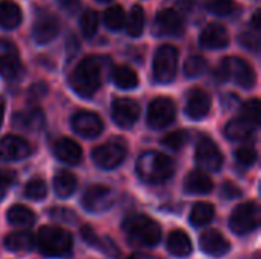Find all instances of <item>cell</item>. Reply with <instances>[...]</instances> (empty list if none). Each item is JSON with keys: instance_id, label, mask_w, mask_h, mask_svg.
Returning <instances> with one entry per match:
<instances>
[{"instance_id": "cell-24", "label": "cell", "mask_w": 261, "mask_h": 259, "mask_svg": "<svg viewBox=\"0 0 261 259\" xmlns=\"http://www.w3.org/2000/svg\"><path fill=\"white\" fill-rule=\"evenodd\" d=\"M5 246L11 252H28L32 250L35 246V237L29 231H18L12 232L3 240Z\"/></svg>"}, {"instance_id": "cell-28", "label": "cell", "mask_w": 261, "mask_h": 259, "mask_svg": "<svg viewBox=\"0 0 261 259\" xmlns=\"http://www.w3.org/2000/svg\"><path fill=\"white\" fill-rule=\"evenodd\" d=\"M76 189V179L69 171H60L54 179V191L60 198H69Z\"/></svg>"}, {"instance_id": "cell-22", "label": "cell", "mask_w": 261, "mask_h": 259, "mask_svg": "<svg viewBox=\"0 0 261 259\" xmlns=\"http://www.w3.org/2000/svg\"><path fill=\"white\" fill-rule=\"evenodd\" d=\"M12 122H14V127H18L21 130L35 131V130H40L44 125V113L40 108L24 110V111H20V113L14 114Z\"/></svg>"}, {"instance_id": "cell-33", "label": "cell", "mask_w": 261, "mask_h": 259, "mask_svg": "<svg viewBox=\"0 0 261 259\" xmlns=\"http://www.w3.org/2000/svg\"><path fill=\"white\" fill-rule=\"evenodd\" d=\"M104 23H106V26L109 29H113V31H118V29L124 27V24H125V12H124L122 6H119V5L110 6L104 14Z\"/></svg>"}, {"instance_id": "cell-40", "label": "cell", "mask_w": 261, "mask_h": 259, "mask_svg": "<svg viewBox=\"0 0 261 259\" xmlns=\"http://www.w3.org/2000/svg\"><path fill=\"white\" fill-rule=\"evenodd\" d=\"M236 159L243 166H251L257 160V151L252 147H242L236 151Z\"/></svg>"}, {"instance_id": "cell-43", "label": "cell", "mask_w": 261, "mask_h": 259, "mask_svg": "<svg viewBox=\"0 0 261 259\" xmlns=\"http://www.w3.org/2000/svg\"><path fill=\"white\" fill-rule=\"evenodd\" d=\"M81 238H83L87 244H90V246H93V247H96L98 243H99V238H98L96 232H95L90 226H84V227L81 229Z\"/></svg>"}, {"instance_id": "cell-12", "label": "cell", "mask_w": 261, "mask_h": 259, "mask_svg": "<svg viewBox=\"0 0 261 259\" xmlns=\"http://www.w3.org/2000/svg\"><path fill=\"white\" fill-rule=\"evenodd\" d=\"M141 113L139 104L130 98H118L113 101L112 105V118L113 121L122 127V128H130L133 124L138 121Z\"/></svg>"}, {"instance_id": "cell-34", "label": "cell", "mask_w": 261, "mask_h": 259, "mask_svg": "<svg viewBox=\"0 0 261 259\" xmlns=\"http://www.w3.org/2000/svg\"><path fill=\"white\" fill-rule=\"evenodd\" d=\"M206 69V60L200 55H193L190 56L187 61H185V66H184V70H185V75L190 76V78H196L199 75H202Z\"/></svg>"}, {"instance_id": "cell-38", "label": "cell", "mask_w": 261, "mask_h": 259, "mask_svg": "<svg viewBox=\"0 0 261 259\" xmlns=\"http://www.w3.org/2000/svg\"><path fill=\"white\" fill-rule=\"evenodd\" d=\"M260 111H261V105L260 101L257 98L254 99H249L248 102H245L243 108H242V113L245 119H248L249 122H252L254 125H257L260 122Z\"/></svg>"}, {"instance_id": "cell-17", "label": "cell", "mask_w": 261, "mask_h": 259, "mask_svg": "<svg viewBox=\"0 0 261 259\" xmlns=\"http://www.w3.org/2000/svg\"><path fill=\"white\" fill-rule=\"evenodd\" d=\"M156 35L176 37L184 34V21L174 9H162L154 18Z\"/></svg>"}, {"instance_id": "cell-6", "label": "cell", "mask_w": 261, "mask_h": 259, "mask_svg": "<svg viewBox=\"0 0 261 259\" xmlns=\"http://www.w3.org/2000/svg\"><path fill=\"white\" fill-rule=\"evenodd\" d=\"M177 60H179V52L174 46L171 44L161 46L156 50L154 60H153L154 79L162 84L171 82L177 73Z\"/></svg>"}, {"instance_id": "cell-8", "label": "cell", "mask_w": 261, "mask_h": 259, "mask_svg": "<svg viewBox=\"0 0 261 259\" xmlns=\"http://www.w3.org/2000/svg\"><path fill=\"white\" fill-rule=\"evenodd\" d=\"M23 73V64L18 56L17 47L5 40L0 38V75L9 81L20 78Z\"/></svg>"}, {"instance_id": "cell-1", "label": "cell", "mask_w": 261, "mask_h": 259, "mask_svg": "<svg viewBox=\"0 0 261 259\" xmlns=\"http://www.w3.org/2000/svg\"><path fill=\"white\" fill-rule=\"evenodd\" d=\"M104 63L101 56L90 55L83 58L70 75V87L83 98L93 96L102 82Z\"/></svg>"}, {"instance_id": "cell-4", "label": "cell", "mask_w": 261, "mask_h": 259, "mask_svg": "<svg viewBox=\"0 0 261 259\" xmlns=\"http://www.w3.org/2000/svg\"><path fill=\"white\" fill-rule=\"evenodd\" d=\"M37 244L46 256H61L66 255L73 244L72 235L57 226H43L37 235Z\"/></svg>"}, {"instance_id": "cell-32", "label": "cell", "mask_w": 261, "mask_h": 259, "mask_svg": "<svg viewBox=\"0 0 261 259\" xmlns=\"http://www.w3.org/2000/svg\"><path fill=\"white\" fill-rule=\"evenodd\" d=\"M145 23V14L141 5H135L127 17V32L132 37H139L144 31Z\"/></svg>"}, {"instance_id": "cell-46", "label": "cell", "mask_w": 261, "mask_h": 259, "mask_svg": "<svg viewBox=\"0 0 261 259\" xmlns=\"http://www.w3.org/2000/svg\"><path fill=\"white\" fill-rule=\"evenodd\" d=\"M130 259H158L156 256H150V255H144V253H136V255H132Z\"/></svg>"}, {"instance_id": "cell-25", "label": "cell", "mask_w": 261, "mask_h": 259, "mask_svg": "<svg viewBox=\"0 0 261 259\" xmlns=\"http://www.w3.org/2000/svg\"><path fill=\"white\" fill-rule=\"evenodd\" d=\"M167 247H168V252L171 255H174V256H188L191 253V250H193L190 237L180 229L173 231L168 235Z\"/></svg>"}, {"instance_id": "cell-2", "label": "cell", "mask_w": 261, "mask_h": 259, "mask_svg": "<svg viewBox=\"0 0 261 259\" xmlns=\"http://www.w3.org/2000/svg\"><path fill=\"white\" fill-rule=\"evenodd\" d=\"M136 169L139 177L147 183H162L168 180L174 172L173 160L158 151H147L144 153L136 163Z\"/></svg>"}, {"instance_id": "cell-31", "label": "cell", "mask_w": 261, "mask_h": 259, "mask_svg": "<svg viewBox=\"0 0 261 259\" xmlns=\"http://www.w3.org/2000/svg\"><path fill=\"white\" fill-rule=\"evenodd\" d=\"M6 217L8 221L14 226H31L35 223V214L23 205L11 206Z\"/></svg>"}, {"instance_id": "cell-20", "label": "cell", "mask_w": 261, "mask_h": 259, "mask_svg": "<svg viewBox=\"0 0 261 259\" xmlns=\"http://www.w3.org/2000/svg\"><path fill=\"white\" fill-rule=\"evenodd\" d=\"M200 249L211 256H223L229 252V241L219 231H206L200 237Z\"/></svg>"}, {"instance_id": "cell-26", "label": "cell", "mask_w": 261, "mask_h": 259, "mask_svg": "<svg viewBox=\"0 0 261 259\" xmlns=\"http://www.w3.org/2000/svg\"><path fill=\"white\" fill-rule=\"evenodd\" d=\"M21 23V9L12 0H0V26L14 29Z\"/></svg>"}, {"instance_id": "cell-23", "label": "cell", "mask_w": 261, "mask_h": 259, "mask_svg": "<svg viewBox=\"0 0 261 259\" xmlns=\"http://www.w3.org/2000/svg\"><path fill=\"white\" fill-rule=\"evenodd\" d=\"M214 188L211 177L203 171H191L185 179V191L190 194H208Z\"/></svg>"}, {"instance_id": "cell-37", "label": "cell", "mask_w": 261, "mask_h": 259, "mask_svg": "<svg viewBox=\"0 0 261 259\" xmlns=\"http://www.w3.org/2000/svg\"><path fill=\"white\" fill-rule=\"evenodd\" d=\"M187 139H188L187 131L177 130V131L168 133V134L162 139V145L167 147V148H170V150H180V148L185 145Z\"/></svg>"}, {"instance_id": "cell-42", "label": "cell", "mask_w": 261, "mask_h": 259, "mask_svg": "<svg viewBox=\"0 0 261 259\" xmlns=\"http://www.w3.org/2000/svg\"><path fill=\"white\" fill-rule=\"evenodd\" d=\"M220 194H222V197H223V198L231 200V198H239V197L242 195V191H240L234 183H231V182H225V183L222 185Z\"/></svg>"}, {"instance_id": "cell-49", "label": "cell", "mask_w": 261, "mask_h": 259, "mask_svg": "<svg viewBox=\"0 0 261 259\" xmlns=\"http://www.w3.org/2000/svg\"><path fill=\"white\" fill-rule=\"evenodd\" d=\"M98 2H101V3H106V2H112V0H98Z\"/></svg>"}, {"instance_id": "cell-15", "label": "cell", "mask_w": 261, "mask_h": 259, "mask_svg": "<svg viewBox=\"0 0 261 259\" xmlns=\"http://www.w3.org/2000/svg\"><path fill=\"white\" fill-rule=\"evenodd\" d=\"M72 128L83 137H96L104 130L102 119L93 111H78L72 118Z\"/></svg>"}, {"instance_id": "cell-36", "label": "cell", "mask_w": 261, "mask_h": 259, "mask_svg": "<svg viewBox=\"0 0 261 259\" xmlns=\"http://www.w3.org/2000/svg\"><path fill=\"white\" fill-rule=\"evenodd\" d=\"M99 24V18L98 14L95 11H86L81 17V31L86 37H92L95 35L96 29Z\"/></svg>"}, {"instance_id": "cell-11", "label": "cell", "mask_w": 261, "mask_h": 259, "mask_svg": "<svg viewBox=\"0 0 261 259\" xmlns=\"http://www.w3.org/2000/svg\"><path fill=\"white\" fill-rule=\"evenodd\" d=\"M113 191L104 185H93L87 188L83 195V206L89 212H102L109 211L113 205Z\"/></svg>"}, {"instance_id": "cell-19", "label": "cell", "mask_w": 261, "mask_h": 259, "mask_svg": "<svg viewBox=\"0 0 261 259\" xmlns=\"http://www.w3.org/2000/svg\"><path fill=\"white\" fill-rule=\"evenodd\" d=\"M200 44L208 49H222L229 43V34L226 27L220 23L208 24L200 34Z\"/></svg>"}, {"instance_id": "cell-18", "label": "cell", "mask_w": 261, "mask_h": 259, "mask_svg": "<svg viewBox=\"0 0 261 259\" xmlns=\"http://www.w3.org/2000/svg\"><path fill=\"white\" fill-rule=\"evenodd\" d=\"M211 108V98L203 89H193L187 99V114L191 119H203Z\"/></svg>"}, {"instance_id": "cell-44", "label": "cell", "mask_w": 261, "mask_h": 259, "mask_svg": "<svg viewBox=\"0 0 261 259\" xmlns=\"http://www.w3.org/2000/svg\"><path fill=\"white\" fill-rule=\"evenodd\" d=\"M242 43H243L245 47H249L252 50H258V38L257 37H252L248 32L242 35Z\"/></svg>"}, {"instance_id": "cell-9", "label": "cell", "mask_w": 261, "mask_h": 259, "mask_svg": "<svg viewBox=\"0 0 261 259\" xmlns=\"http://www.w3.org/2000/svg\"><path fill=\"white\" fill-rule=\"evenodd\" d=\"M176 118V105L170 98H156L148 105L147 121L153 128H164Z\"/></svg>"}, {"instance_id": "cell-39", "label": "cell", "mask_w": 261, "mask_h": 259, "mask_svg": "<svg viewBox=\"0 0 261 259\" xmlns=\"http://www.w3.org/2000/svg\"><path fill=\"white\" fill-rule=\"evenodd\" d=\"M206 8L217 14V15H226L234 8V0H205Z\"/></svg>"}, {"instance_id": "cell-21", "label": "cell", "mask_w": 261, "mask_h": 259, "mask_svg": "<svg viewBox=\"0 0 261 259\" xmlns=\"http://www.w3.org/2000/svg\"><path fill=\"white\" fill-rule=\"evenodd\" d=\"M54 154L61 162H66V163H70V165H76L83 159L81 147L73 139H69V137H60V139L55 140Z\"/></svg>"}, {"instance_id": "cell-48", "label": "cell", "mask_w": 261, "mask_h": 259, "mask_svg": "<svg viewBox=\"0 0 261 259\" xmlns=\"http://www.w3.org/2000/svg\"><path fill=\"white\" fill-rule=\"evenodd\" d=\"M252 23H254L255 29H260V12H255V14H254Z\"/></svg>"}, {"instance_id": "cell-13", "label": "cell", "mask_w": 261, "mask_h": 259, "mask_svg": "<svg viewBox=\"0 0 261 259\" xmlns=\"http://www.w3.org/2000/svg\"><path fill=\"white\" fill-rule=\"evenodd\" d=\"M32 148L29 142L20 136L8 134L0 139V160L3 162H14L21 160L31 154Z\"/></svg>"}, {"instance_id": "cell-45", "label": "cell", "mask_w": 261, "mask_h": 259, "mask_svg": "<svg viewBox=\"0 0 261 259\" xmlns=\"http://www.w3.org/2000/svg\"><path fill=\"white\" fill-rule=\"evenodd\" d=\"M58 3L69 12H75L80 6V0H58Z\"/></svg>"}, {"instance_id": "cell-5", "label": "cell", "mask_w": 261, "mask_h": 259, "mask_svg": "<svg viewBox=\"0 0 261 259\" xmlns=\"http://www.w3.org/2000/svg\"><path fill=\"white\" fill-rule=\"evenodd\" d=\"M217 76L223 81H232L243 89H251L255 84V72L252 66L239 56H226L217 67Z\"/></svg>"}, {"instance_id": "cell-35", "label": "cell", "mask_w": 261, "mask_h": 259, "mask_svg": "<svg viewBox=\"0 0 261 259\" xmlns=\"http://www.w3.org/2000/svg\"><path fill=\"white\" fill-rule=\"evenodd\" d=\"M46 194H47V188L41 179H32L24 186V195L31 200H43Z\"/></svg>"}, {"instance_id": "cell-41", "label": "cell", "mask_w": 261, "mask_h": 259, "mask_svg": "<svg viewBox=\"0 0 261 259\" xmlns=\"http://www.w3.org/2000/svg\"><path fill=\"white\" fill-rule=\"evenodd\" d=\"M17 176L11 169H0V200L5 197L8 188L15 182Z\"/></svg>"}, {"instance_id": "cell-3", "label": "cell", "mask_w": 261, "mask_h": 259, "mask_svg": "<svg viewBox=\"0 0 261 259\" xmlns=\"http://www.w3.org/2000/svg\"><path fill=\"white\" fill-rule=\"evenodd\" d=\"M125 238L133 246L153 247L161 241L159 224L145 215H132L122 224Z\"/></svg>"}, {"instance_id": "cell-30", "label": "cell", "mask_w": 261, "mask_h": 259, "mask_svg": "<svg viewBox=\"0 0 261 259\" xmlns=\"http://www.w3.org/2000/svg\"><path fill=\"white\" fill-rule=\"evenodd\" d=\"M214 214H216V208L211 203L199 202V203H196L193 206V211L190 214V221H191L193 226L200 227V226L208 224L213 220Z\"/></svg>"}, {"instance_id": "cell-14", "label": "cell", "mask_w": 261, "mask_h": 259, "mask_svg": "<svg viewBox=\"0 0 261 259\" xmlns=\"http://www.w3.org/2000/svg\"><path fill=\"white\" fill-rule=\"evenodd\" d=\"M60 31V23L55 15H52L47 11H40L35 17L34 27H32V35L37 43L46 44L52 41Z\"/></svg>"}, {"instance_id": "cell-7", "label": "cell", "mask_w": 261, "mask_h": 259, "mask_svg": "<svg viewBox=\"0 0 261 259\" xmlns=\"http://www.w3.org/2000/svg\"><path fill=\"white\" fill-rule=\"evenodd\" d=\"M260 224V208L255 202L239 205L229 218V227L234 234L245 235Z\"/></svg>"}, {"instance_id": "cell-29", "label": "cell", "mask_w": 261, "mask_h": 259, "mask_svg": "<svg viewBox=\"0 0 261 259\" xmlns=\"http://www.w3.org/2000/svg\"><path fill=\"white\" fill-rule=\"evenodd\" d=\"M113 81H115V84L119 89H124V90L135 89L139 84L138 73L132 67H128V66H118V67H115V70H113Z\"/></svg>"}, {"instance_id": "cell-27", "label": "cell", "mask_w": 261, "mask_h": 259, "mask_svg": "<svg viewBox=\"0 0 261 259\" xmlns=\"http://www.w3.org/2000/svg\"><path fill=\"white\" fill-rule=\"evenodd\" d=\"M254 130H255V125L252 122H249L245 118H240V119H232L226 125L225 134L231 140H245L252 136Z\"/></svg>"}, {"instance_id": "cell-16", "label": "cell", "mask_w": 261, "mask_h": 259, "mask_svg": "<svg viewBox=\"0 0 261 259\" xmlns=\"http://www.w3.org/2000/svg\"><path fill=\"white\" fill-rule=\"evenodd\" d=\"M196 160L199 165L210 171H219L223 163V157L219 147L208 137L199 140L196 148Z\"/></svg>"}, {"instance_id": "cell-47", "label": "cell", "mask_w": 261, "mask_h": 259, "mask_svg": "<svg viewBox=\"0 0 261 259\" xmlns=\"http://www.w3.org/2000/svg\"><path fill=\"white\" fill-rule=\"evenodd\" d=\"M5 107H6V104H5V99H3V98H0V125H2V122H3Z\"/></svg>"}, {"instance_id": "cell-10", "label": "cell", "mask_w": 261, "mask_h": 259, "mask_svg": "<svg viewBox=\"0 0 261 259\" xmlns=\"http://www.w3.org/2000/svg\"><path fill=\"white\" fill-rule=\"evenodd\" d=\"M127 150L121 142H107L104 145H99L93 150V162L104 169H113L118 165L122 163L125 159Z\"/></svg>"}]
</instances>
